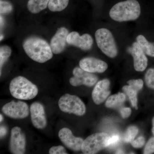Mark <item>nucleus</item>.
I'll return each mask as SVG.
<instances>
[{"mask_svg":"<svg viewBox=\"0 0 154 154\" xmlns=\"http://www.w3.org/2000/svg\"><path fill=\"white\" fill-rule=\"evenodd\" d=\"M79 66L84 70L91 73L104 72L108 67L105 62L93 57L83 58L80 61Z\"/></svg>","mask_w":154,"mask_h":154,"instance_id":"obj_15","label":"nucleus"},{"mask_svg":"<svg viewBox=\"0 0 154 154\" xmlns=\"http://www.w3.org/2000/svg\"><path fill=\"white\" fill-rule=\"evenodd\" d=\"M13 11V6L10 2L5 0L0 1V13L1 14L11 13Z\"/></svg>","mask_w":154,"mask_h":154,"instance_id":"obj_25","label":"nucleus"},{"mask_svg":"<svg viewBox=\"0 0 154 154\" xmlns=\"http://www.w3.org/2000/svg\"><path fill=\"white\" fill-rule=\"evenodd\" d=\"M122 89L128 96L129 97L133 107L137 109V93L138 91L129 85L124 86Z\"/></svg>","mask_w":154,"mask_h":154,"instance_id":"obj_22","label":"nucleus"},{"mask_svg":"<svg viewBox=\"0 0 154 154\" xmlns=\"http://www.w3.org/2000/svg\"><path fill=\"white\" fill-rule=\"evenodd\" d=\"M58 136L64 145L69 149L75 152L82 150L84 140L82 138L75 137L69 128H63L61 129Z\"/></svg>","mask_w":154,"mask_h":154,"instance_id":"obj_11","label":"nucleus"},{"mask_svg":"<svg viewBox=\"0 0 154 154\" xmlns=\"http://www.w3.org/2000/svg\"><path fill=\"white\" fill-rule=\"evenodd\" d=\"M73 76L69 79V83L73 87L85 85L91 87L94 85L98 81V78L92 73L86 71L79 67L73 70Z\"/></svg>","mask_w":154,"mask_h":154,"instance_id":"obj_8","label":"nucleus"},{"mask_svg":"<svg viewBox=\"0 0 154 154\" xmlns=\"http://www.w3.org/2000/svg\"><path fill=\"white\" fill-rule=\"evenodd\" d=\"M31 122L33 126L38 129H43L47 125V118L44 106L40 102H33L30 108Z\"/></svg>","mask_w":154,"mask_h":154,"instance_id":"obj_10","label":"nucleus"},{"mask_svg":"<svg viewBox=\"0 0 154 154\" xmlns=\"http://www.w3.org/2000/svg\"><path fill=\"white\" fill-rule=\"evenodd\" d=\"M26 138L25 134L18 126L11 130L9 149L11 153L25 154L26 151Z\"/></svg>","mask_w":154,"mask_h":154,"instance_id":"obj_9","label":"nucleus"},{"mask_svg":"<svg viewBox=\"0 0 154 154\" xmlns=\"http://www.w3.org/2000/svg\"><path fill=\"white\" fill-rule=\"evenodd\" d=\"M152 132L154 135V117L152 119Z\"/></svg>","mask_w":154,"mask_h":154,"instance_id":"obj_33","label":"nucleus"},{"mask_svg":"<svg viewBox=\"0 0 154 154\" xmlns=\"http://www.w3.org/2000/svg\"><path fill=\"white\" fill-rule=\"evenodd\" d=\"M116 153H117V154H123V153H123V152L122 151V150H118V151L116 152Z\"/></svg>","mask_w":154,"mask_h":154,"instance_id":"obj_34","label":"nucleus"},{"mask_svg":"<svg viewBox=\"0 0 154 154\" xmlns=\"http://www.w3.org/2000/svg\"><path fill=\"white\" fill-rule=\"evenodd\" d=\"M145 143L144 138L143 137H140L135 140H134L131 143V145L134 147L136 148H139L143 146Z\"/></svg>","mask_w":154,"mask_h":154,"instance_id":"obj_29","label":"nucleus"},{"mask_svg":"<svg viewBox=\"0 0 154 154\" xmlns=\"http://www.w3.org/2000/svg\"><path fill=\"white\" fill-rule=\"evenodd\" d=\"M22 47L27 55L36 62L44 63L53 57L50 45L44 38L38 36H28L23 41Z\"/></svg>","mask_w":154,"mask_h":154,"instance_id":"obj_1","label":"nucleus"},{"mask_svg":"<svg viewBox=\"0 0 154 154\" xmlns=\"http://www.w3.org/2000/svg\"><path fill=\"white\" fill-rule=\"evenodd\" d=\"M9 90L13 97L23 100L34 99L38 92L36 85L22 76L15 77L12 80L9 86Z\"/></svg>","mask_w":154,"mask_h":154,"instance_id":"obj_3","label":"nucleus"},{"mask_svg":"<svg viewBox=\"0 0 154 154\" xmlns=\"http://www.w3.org/2000/svg\"><path fill=\"white\" fill-rule=\"evenodd\" d=\"M131 113V110L129 107H123L120 110V113L123 118L129 117Z\"/></svg>","mask_w":154,"mask_h":154,"instance_id":"obj_31","label":"nucleus"},{"mask_svg":"<svg viewBox=\"0 0 154 154\" xmlns=\"http://www.w3.org/2000/svg\"><path fill=\"white\" fill-rule=\"evenodd\" d=\"M128 51L134 58L135 70L138 72H143L146 68L148 65V59L146 54L142 49L137 42H134Z\"/></svg>","mask_w":154,"mask_h":154,"instance_id":"obj_14","label":"nucleus"},{"mask_svg":"<svg viewBox=\"0 0 154 154\" xmlns=\"http://www.w3.org/2000/svg\"><path fill=\"white\" fill-rule=\"evenodd\" d=\"M50 0H29L27 8L28 11L33 14H37L46 9Z\"/></svg>","mask_w":154,"mask_h":154,"instance_id":"obj_17","label":"nucleus"},{"mask_svg":"<svg viewBox=\"0 0 154 154\" xmlns=\"http://www.w3.org/2000/svg\"><path fill=\"white\" fill-rule=\"evenodd\" d=\"M139 3L137 0H127L117 3L111 8L110 18L119 22L136 20L140 15Z\"/></svg>","mask_w":154,"mask_h":154,"instance_id":"obj_2","label":"nucleus"},{"mask_svg":"<svg viewBox=\"0 0 154 154\" xmlns=\"http://www.w3.org/2000/svg\"><path fill=\"white\" fill-rule=\"evenodd\" d=\"M137 40L146 54L154 57V42H149L145 37L142 35L137 36Z\"/></svg>","mask_w":154,"mask_h":154,"instance_id":"obj_18","label":"nucleus"},{"mask_svg":"<svg viewBox=\"0 0 154 154\" xmlns=\"http://www.w3.org/2000/svg\"><path fill=\"white\" fill-rule=\"evenodd\" d=\"M145 80L147 86L154 90V69H149L145 74Z\"/></svg>","mask_w":154,"mask_h":154,"instance_id":"obj_24","label":"nucleus"},{"mask_svg":"<svg viewBox=\"0 0 154 154\" xmlns=\"http://www.w3.org/2000/svg\"><path fill=\"white\" fill-rule=\"evenodd\" d=\"M67 42L69 45L83 51H88L92 48L94 40L92 36L88 33L80 36L78 32L72 31L69 33L67 38Z\"/></svg>","mask_w":154,"mask_h":154,"instance_id":"obj_12","label":"nucleus"},{"mask_svg":"<svg viewBox=\"0 0 154 154\" xmlns=\"http://www.w3.org/2000/svg\"><path fill=\"white\" fill-rule=\"evenodd\" d=\"M96 43L103 53L108 57L114 58L118 54L117 45L113 34L106 28H100L95 33Z\"/></svg>","mask_w":154,"mask_h":154,"instance_id":"obj_4","label":"nucleus"},{"mask_svg":"<svg viewBox=\"0 0 154 154\" xmlns=\"http://www.w3.org/2000/svg\"><path fill=\"white\" fill-rule=\"evenodd\" d=\"M69 33L68 30L65 27H61L57 29L50 43L53 53L58 54L63 51L66 46Z\"/></svg>","mask_w":154,"mask_h":154,"instance_id":"obj_13","label":"nucleus"},{"mask_svg":"<svg viewBox=\"0 0 154 154\" xmlns=\"http://www.w3.org/2000/svg\"><path fill=\"white\" fill-rule=\"evenodd\" d=\"M128 83L129 86L137 91L142 89L143 86V82L141 79L130 80L128 82Z\"/></svg>","mask_w":154,"mask_h":154,"instance_id":"obj_27","label":"nucleus"},{"mask_svg":"<svg viewBox=\"0 0 154 154\" xmlns=\"http://www.w3.org/2000/svg\"><path fill=\"white\" fill-rule=\"evenodd\" d=\"M125 100V96L122 93H119L110 96L107 99L105 103L106 107L113 108L121 105Z\"/></svg>","mask_w":154,"mask_h":154,"instance_id":"obj_19","label":"nucleus"},{"mask_svg":"<svg viewBox=\"0 0 154 154\" xmlns=\"http://www.w3.org/2000/svg\"><path fill=\"white\" fill-rule=\"evenodd\" d=\"M0 118H0V121H1V122H2L3 121V117L2 114H0Z\"/></svg>","mask_w":154,"mask_h":154,"instance_id":"obj_35","label":"nucleus"},{"mask_svg":"<svg viewBox=\"0 0 154 154\" xmlns=\"http://www.w3.org/2000/svg\"><path fill=\"white\" fill-rule=\"evenodd\" d=\"M110 136L105 133H97L88 136L83 141L82 151L85 154H94L107 147Z\"/></svg>","mask_w":154,"mask_h":154,"instance_id":"obj_6","label":"nucleus"},{"mask_svg":"<svg viewBox=\"0 0 154 154\" xmlns=\"http://www.w3.org/2000/svg\"><path fill=\"white\" fill-rule=\"evenodd\" d=\"M119 137L118 135L115 134L112 136V137H110L107 142V146H113L116 145L119 141Z\"/></svg>","mask_w":154,"mask_h":154,"instance_id":"obj_30","label":"nucleus"},{"mask_svg":"<svg viewBox=\"0 0 154 154\" xmlns=\"http://www.w3.org/2000/svg\"><path fill=\"white\" fill-rule=\"evenodd\" d=\"M6 133H7V130L5 127H1V137H2L5 135Z\"/></svg>","mask_w":154,"mask_h":154,"instance_id":"obj_32","label":"nucleus"},{"mask_svg":"<svg viewBox=\"0 0 154 154\" xmlns=\"http://www.w3.org/2000/svg\"><path fill=\"white\" fill-rule=\"evenodd\" d=\"M138 129L136 127L131 126L127 130L124 136V141L126 143H131L137 135Z\"/></svg>","mask_w":154,"mask_h":154,"instance_id":"obj_23","label":"nucleus"},{"mask_svg":"<svg viewBox=\"0 0 154 154\" xmlns=\"http://www.w3.org/2000/svg\"><path fill=\"white\" fill-rule=\"evenodd\" d=\"M110 82L105 79L99 81L96 84L92 92L93 101L96 105H100L105 101L110 95Z\"/></svg>","mask_w":154,"mask_h":154,"instance_id":"obj_16","label":"nucleus"},{"mask_svg":"<svg viewBox=\"0 0 154 154\" xmlns=\"http://www.w3.org/2000/svg\"><path fill=\"white\" fill-rule=\"evenodd\" d=\"M50 154H68L64 147L62 146H53L49 149Z\"/></svg>","mask_w":154,"mask_h":154,"instance_id":"obj_26","label":"nucleus"},{"mask_svg":"<svg viewBox=\"0 0 154 154\" xmlns=\"http://www.w3.org/2000/svg\"><path fill=\"white\" fill-rule=\"evenodd\" d=\"M69 0H50L48 9L53 12L63 11L68 5Z\"/></svg>","mask_w":154,"mask_h":154,"instance_id":"obj_20","label":"nucleus"},{"mask_svg":"<svg viewBox=\"0 0 154 154\" xmlns=\"http://www.w3.org/2000/svg\"><path fill=\"white\" fill-rule=\"evenodd\" d=\"M60 109L64 113L82 116L86 113L85 105L80 98L75 95L66 94L60 98Z\"/></svg>","mask_w":154,"mask_h":154,"instance_id":"obj_5","label":"nucleus"},{"mask_svg":"<svg viewBox=\"0 0 154 154\" xmlns=\"http://www.w3.org/2000/svg\"><path fill=\"white\" fill-rule=\"evenodd\" d=\"M12 53V50L8 45H2L0 48V70L1 75L3 66L8 60Z\"/></svg>","mask_w":154,"mask_h":154,"instance_id":"obj_21","label":"nucleus"},{"mask_svg":"<svg viewBox=\"0 0 154 154\" xmlns=\"http://www.w3.org/2000/svg\"><path fill=\"white\" fill-rule=\"evenodd\" d=\"M154 153V137L149 140L145 148L144 154H150Z\"/></svg>","mask_w":154,"mask_h":154,"instance_id":"obj_28","label":"nucleus"},{"mask_svg":"<svg viewBox=\"0 0 154 154\" xmlns=\"http://www.w3.org/2000/svg\"><path fill=\"white\" fill-rule=\"evenodd\" d=\"M29 107L26 102L12 101L5 104L2 108L4 114L14 119H22L28 117L29 114Z\"/></svg>","mask_w":154,"mask_h":154,"instance_id":"obj_7","label":"nucleus"}]
</instances>
